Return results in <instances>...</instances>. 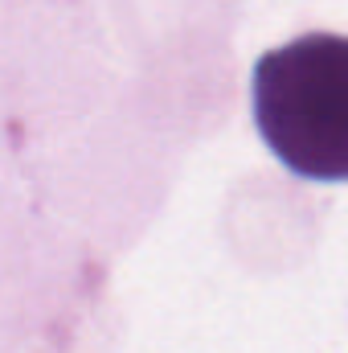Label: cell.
Wrapping results in <instances>:
<instances>
[{
    "label": "cell",
    "mask_w": 348,
    "mask_h": 353,
    "mask_svg": "<svg viewBox=\"0 0 348 353\" xmlns=\"http://www.w3.org/2000/svg\"><path fill=\"white\" fill-rule=\"evenodd\" d=\"M250 107L266 148L299 176H348V46L336 33H307L262 54Z\"/></svg>",
    "instance_id": "cell-1"
}]
</instances>
